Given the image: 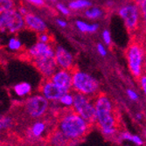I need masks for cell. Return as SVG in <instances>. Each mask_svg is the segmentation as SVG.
Returning <instances> with one entry per match:
<instances>
[{
  "instance_id": "1",
  "label": "cell",
  "mask_w": 146,
  "mask_h": 146,
  "mask_svg": "<svg viewBox=\"0 0 146 146\" xmlns=\"http://www.w3.org/2000/svg\"><path fill=\"white\" fill-rule=\"evenodd\" d=\"M93 125L78 115L73 109H63L60 113L56 128L70 141H80L82 139Z\"/></svg>"
},
{
  "instance_id": "2",
  "label": "cell",
  "mask_w": 146,
  "mask_h": 146,
  "mask_svg": "<svg viewBox=\"0 0 146 146\" xmlns=\"http://www.w3.org/2000/svg\"><path fill=\"white\" fill-rule=\"evenodd\" d=\"M94 103L96 111V125L99 129H118V116L112 100L106 94L100 93L94 98Z\"/></svg>"
},
{
  "instance_id": "3",
  "label": "cell",
  "mask_w": 146,
  "mask_h": 146,
  "mask_svg": "<svg viewBox=\"0 0 146 146\" xmlns=\"http://www.w3.org/2000/svg\"><path fill=\"white\" fill-rule=\"evenodd\" d=\"M101 85L97 79L88 73L80 69H73V88L72 89L80 94L85 95L94 99L100 94Z\"/></svg>"
},
{
  "instance_id": "4",
  "label": "cell",
  "mask_w": 146,
  "mask_h": 146,
  "mask_svg": "<svg viewBox=\"0 0 146 146\" xmlns=\"http://www.w3.org/2000/svg\"><path fill=\"white\" fill-rule=\"evenodd\" d=\"M146 49L140 42L133 41L126 50V59L130 74L136 79L143 74V64Z\"/></svg>"
},
{
  "instance_id": "5",
  "label": "cell",
  "mask_w": 146,
  "mask_h": 146,
  "mask_svg": "<svg viewBox=\"0 0 146 146\" xmlns=\"http://www.w3.org/2000/svg\"><path fill=\"white\" fill-rule=\"evenodd\" d=\"M51 102L41 94L28 96L23 103L25 115L32 120L42 119L50 111Z\"/></svg>"
},
{
  "instance_id": "6",
  "label": "cell",
  "mask_w": 146,
  "mask_h": 146,
  "mask_svg": "<svg viewBox=\"0 0 146 146\" xmlns=\"http://www.w3.org/2000/svg\"><path fill=\"white\" fill-rule=\"evenodd\" d=\"M118 15L130 33L136 32L139 28L141 21H143L139 6L134 1H128L122 4L118 8Z\"/></svg>"
},
{
  "instance_id": "7",
  "label": "cell",
  "mask_w": 146,
  "mask_h": 146,
  "mask_svg": "<svg viewBox=\"0 0 146 146\" xmlns=\"http://www.w3.org/2000/svg\"><path fill=\"white\" fill-rule=\"evenodd\" d=\"M74 102L73 110L84 118L87 122L92 125H96V111L94 103V99L85 95L74 92Z\"/></svg>"
},
{
  "instance_id": "8",
  "label": "cell",
  "mask_w": 146,
  "mask_h": 146,
  "mask_svg": "<svg viewBox=\"0 0 146 146\" xmlns=\"http://www.w3.org/2000/svg\"><path fill=\"white\" fill-rule=\"evenodd\" d=\"M25 25V18L20 11L10 10L0 13V31L1 32L8 31L11 33H17L24 27Z\"/></svg>"
},
{
  "instance_id": "9",
  "label": "cell",
  "mask_w": 146,
  "mask_h": 146,
  "mask_svg": "<svg viewBox=\"0 0 146 146\" xmlns=\"http://www.w3.org/2000/svg\"><path fill=\"white\" fill-rule=\"evenodd\" d=\"M48 128L49 124L46 121L42 119L33 120L25 130V137L31 142L38 141L46 134Z\"/></svg>"
},
{
  "instance_id": "10",
  "label": "cell",
  "mask_w": 146,
  "mask_h": 146,
  "mask_svg": "<svg viewBox=\"0 0 146 146\" xmlns=\"http://www.w3.org/2000/svg\"><path fill=\"white\" fill-rule=\"evenodd\" d=\"M39 92L50 102H57L65 93L69 91H66L65 89L60 88L55 83L52 82L51 79H46L45 82L40 86Z\"/></svg>"
},
{
  "instance_id": "11",
  "label": "cell",
  "mask_w": 146,
  "mask_h": 146,
  "mask_svg": "<svg viewBox=\"0 0 146 146\" xmlns=\"http://www.w3.org/2000/svg\"><path fill=\"white\" fill-rule=\"evenodd\" d=\"M55 61L58 68L73 70L74 69V59L69 51L61 46L55 48Z\"/></svg>"
},
{
  "instance_id": "12",
  "label": "cell",
  "mask_w": 146,
  "mask_h": 146,
  "mask_svg": "<svg viewBox=\"0 0 146 146\" xmlns=\"http://www.w3.org/2000/svg\"><path fill=\"white\" fill-rule=\"evenodd\" d=\"M33 63L38 70L46 79H50L58 69V66L54 57H44L33 59Z\"/></svg>"
},
{
  "instance_id": "13",
  "label": "cell",
  "mask_w": 146,
  "mask_h": 146,
  "mask_svg": "<svg viewBox=\"0 0 146 146\" xmlns=\"http://www.w3.org/2000/svg\"><path fill=\"white\" fill-rule=\"evenodd\" d=\"M50 79L52 82L66 91H70L73 88V70L58 68Z\"/></svg>"
},
{
  "instance_id": "14",
  "label": "cell",
  "mask_w": 146,
  "mask_h": 146,
  "mask_svg": "<svg viewBox=\"0 0 146 146\" xmlns=\"http://www.w3.org/2000/svg\"><path fill=\"white\" fill-rule=\"evenodd\" d=\"M29 54L33 59L44 57H55V49L52 47L49 43L38 41L29 49Z\"/></svg>"
},
{
  "instance_id": "15",
  "label": "cell",
  "mask_w": 146,
  "mask_h": 146,
  "mask_svg": "<svg viewBox=\"0 0 146 146\" xmlns=\"http://www.w3.org/2000/svg\"><path fill=\"white\" fill-rule=\"evenodd\" d=\"M25 23L28 28L33 31H35L38 33H46L47 30V25L46 22L38 16L33 14V13H27L24 16Z\"/></svg>"
},
{
  "instance_id": "16",
  "label": "cell",
  "mask_w": 146,
  "mask_h": 146,
  "mask_svg": "<svg viewBox=\"0 0 146 146\" xmlns=\"http://www.w3.org/2000/svg\"><path fill=\"white\" fill-rule=\"evenodd\" d=\"M70 142L58 128L54 129L47 135L48 146H70Z\"/></svg>"
},
{
  "instance_id": "17",
  "label": "cell",
  "mask_w": 146,
  "mask_h": 146,
  "mask_svg": "<svg viewBox=\"0 0 146 146\" xmlns=\"http://www.w3.org/2000/svg\"><path fill=\"white\" fill-rule=\"evenodd\" d=\"M74 25L76 28L82 33H94L98 31L100 25L97 23H88L83 20H75Z\"/></svg>"
},
{
  "instance_id": "18",
  "label": "cell",
  "mask_w": 146,
  "mask_h": 146,
  "mask_svg": "<svg viewBox=\"0 0 146 146\" xmlns=\"http://www.w3.org/2000/svg\"><path fill=\"white\" fill-rule=\"evenodd\" d=\"M12 90H13V93H14L18 97H20V98L28 97L32 92V86L28 82H23L17 83L16 85L13 86Z\"/></svg>"
},
{
  "instance_id": "19",
  "label": "cell",
  "mask_w": 146,
  "mask_h": 146,
  "mask_svg": "<svg viewBox=\"0 0 146 146\" xmlns=\"http://www.w3.org/2000/svg\"><path fill=\"white\" fill-rule=\"evenodd\" d=\"M83 14L84 17L89 20H97L104 16V11L99 6L92 5L91 7L84 11Z\"/></svg>"
},
{
  "instance_id": "20",
  "label": "cell",
  "mask_w": 146,
  "mask_h": 146,
  "mask_svg": "<svg viewBox=\"0 0 146 146\" xmlns=\"http://www.w3.org/2000/svg\"><path fill=\"white\" fill-rule=\"evenodd\" d=\"M14 126V118L11 115H0V134L11 129Z\"/></svg>"
},
{
  "instance_id": "21",
  "label": "cell",
  "mask_w": 146,
  "mask_h": 146,
  "mask_svg": "<svg viewBox=\"0 0 146 146\" xmlns=\"http://www.w3.org/2000/svg\"><path fill=\"white\" fill-rule=\"evenodd\" d=\"M93 5L90 0H71L68 6L71 11H82Z\"/></svg>"
},
{
  "instance_id": "22",
  "label": "cell",
  "mask_w": 146,
  "mask_h": 146,
  "mask_svg": "<svg viewBox=\"0 0 146 146\" xmlns=\"http://www.w3.org/2000/svg\"><path fill=\"white\" fill-rule=\"evenodd\" d=\"M74 102V94L71 93L70 91L65 93L58 102V103L61 106L62 109H66V110L73 109Z\"/></svg>"
},
{
  "instance_id": "23",
  "label": "cell",
  "mask_w": 146,
  "mask_h": 146,
  "mask_svg": "<svg viewBox=\"0 0 146 146\" xmlns=\"http://www.w3.org/2000/svg\"><path fill=\"white\" fill-rule=\"evenodd\" d=\"M14 3L12 0H0V13L12 10Z\"/></svg>"
},
{
  "instance_id": "24",
  "label": "cell",
  "mask_w": 146,
  "mask_h": 146,
  "mask_svg": "<svg viewBox=\"0 0 146 146\" xmlns=\"http://www.w3.org/2000/svg\"><path fill=\"white\" fill-rule=\"evenodd\" d=\"M102 38L104 44L106 46H111L112 44V38H111V33L108 29H104L102 33Z\"/></svg>"
},
{
  "instance_id": "25",
  "label": "cell",
  "mask_w": 146,
  "mask_h": 146,
  "mask_svg": "<svg viewBox=\"0 0 146 146\" xmlns=\"http://www.w3.org/2000/svg\"><path fill=\"white\" fill-rule=\"evenodd\" d=\"M56 9L58 10L59 12H60L64 16H69L71 14V10L68 8V5H65L64 4L61 3H57L55 5Z\"/></svg>"
},
{
  "instance_id": "26",
  "label": "cell",
  "mask_w": 146,
  "mask_h": 146,
  "mask_svg": "<svg viewBox=\"0 0 146 146\" xmlns=\"http://www.w3.org/2000/svg\"><path fill=\"white\" fill-rule=\"evenodd\" d=\"M8 46L11 50H14V51H17V50H19L22 46V44L20 42V40H19L18 38H11L10 40H9V43H8Z\"/></svg>"
},
{
  "instance_id": "27",
  "label": "cell",
  "mask_w": 146,
  "mask_h": 146,
  "mask_svg": "<svg viewBox=\"0 0 146 146\" xmlns=\"http://www.w3.org/2000/svg\"><path fill=\"white\" fill-rule=\"evenodd\" d=\"M137 5L140 9L143 22H145L146 21V0H140L137 3Z\"/></svg>"
},
{
  "instance_id": "28",
  "label": "cell",
  "mask_w": 146,
  "mask_h": 146,
  "mask_svg": "<svg viewBox=\"0 0 146 146\" xmlns=\"http://www.w3.org/2000/svg\"><path fill=\"white\" fill-rule=\"evenodd\" d=\"M126 95L128 96V98L132 101V102H137L139 100V96L138 94L134 90V89H131V88H128L126 90Z\"/></svg>"
},
{
  "instance_id": "29",
  "label": "cell",
  "mask_w": 146,
  "mask_h": 146,
  "mask_svg": "<svg viewBox=\"0 0 146 146\" xmlns=\"http://www.w3.org/2000/svg\"><path fill=\"white\" fill-rule=\"evenodd\" d=\"M138 82H139V84H140V87L143 92L144 96H146V74H143L139 79H138Z\"/></svg>"
},
{
  "instance_id": "30",
  "label": "cell",
  "mask_w": 146,
  "mask_h": 146,
  "mask_svg": "<svg viewBox=\"0 0 146 146\" xmlns=\"http://www.w3.org/2000/svg\"><path fill=\"white\" fill-rule=\"evenodd\" d=\"M96 49H97L98 54H99L101 56L104 57V56L107 55V49H106L105 46L102 45V43H98V44L96 45Z\"/></svg>"
},
{
  "instance_id": "31",
  "label": "cell",
  "mask_w": 146,
  "mask_h": 146,
  "mask_svg": "<svg viewBox=\"0 0 146 146\" xmlns=\"http://www.w3.org/2000/svg\"><path fill=\"white\" fill-rule=\"evenodd\" d=\"M38 41L43 43H49L50 42V36L46 33H41L38 35Z\"/></svg>"
},
{
  "instance_id": "32",
  "label": "cell",
  "mask_w": 146,
  "mask_h": 146,
  "mask_svg": "<svg viewBox=\"0 0 146 146\" xmlns=\"http://www.w3.org/2000/svg\"><path fill=\"white\" fill-rule=\"evenodd\" d=\"M26 1L36 6H43L45 5L44 0H26Z\"/></svg>"
},
{
  "instance_id": "33",
  "label": "cell",
  "mask_w": 146,
  "mask_h": 146,
  "mask_svg": "<svg viewBox=\"0 0 146 146\" xmlns=\"http://www.w3.org/2000/svg\"><path fill=\"white\" fill-rule=\"evenodd\" d=\"M56 23H57V25L60 26V27H61V28H66V27H67V26H68V23H67V21L64 20V19H56Z\"/></svg>"
},
{
  "instance_id": "34",
  "label": "cell",
  "mask_w": 146,
  "mask_h": 146,
  "mask_svg": "<svg viewBox=\"0 0 146 146\" xmlns=\"http://www.w3.org/2000/svg\"><path fill=\"white\" fill-rule=\"evenodd\" d=\"M136 118H137V120L141 121L142 119H143V114H142V113H137V114L136 115Z\"/></svg>"
},
{
  "instance_id": "35",
  "label": "cell",
  "mask_w": 146,
  "mask_h": 146,
  "mask_svg": "<svg viewBox=\"0 0 146 146\" xmlns=\"http://www.w3.org/2000/svg\"><path fill=\"white\" fill-rule=\"evenodd\" d=\"M143 74H146V54H145V60H144V64H143Z\"/></svg>"
},
{
  "instance_id": "36",
  "label": "cell",
  "mask_w": 146,
  "mask_h": 146,
  "mask_svg": "<svg viewBox=\"0 0 146 146\" xmlns=\"http://www.w3.org/2000/svg\"><path fill=\"white\" fill-rule=\"evenodd\" d=\"M143 30H144V32H145V33H146V21L143 22Z\"/></svg>"
},
{
  "instance_id": "37",
  "label": "cell",
  "mask_w": 146,
  "mask_h": 146,
  "mask_svg": "<svg viewBox=\"0 0 146 146\" xmlns=\"http://www.w3.org/2000/svg\"><path fill=\"white\" fill-rule=\"evenodd\" d=\"M49 1H51V2H56L57 0H49Z\"/></svg>"
},
{
  "instance_id": "38",
  "label": "cell",
  "mask_w": 146,
  "mask_h": 146,
  "mask_svg": "<svg viewBox=\"0 0 146 146\" xmlns=\"http://www.w3.org/2000/svg\"><path fill=\"white\" fill-rule=\"evenodd\" d=\"M126 146H129V145H126Z\"/></svg>"
},
{
  "instance_id": "39",
  "label": "cell",
  "mask_w": 146,
  "mask_h": 146,
  "mask_svg": "<svg viewBox=\"0 0 146 146\" xmlns=\"http://www.w3.org/2000/svg\"><path fill=\"white\" fill-rule=\"evenodd\" d=\"M0 137H1V134H0Z\"/></svg>"
}]
</instances>
